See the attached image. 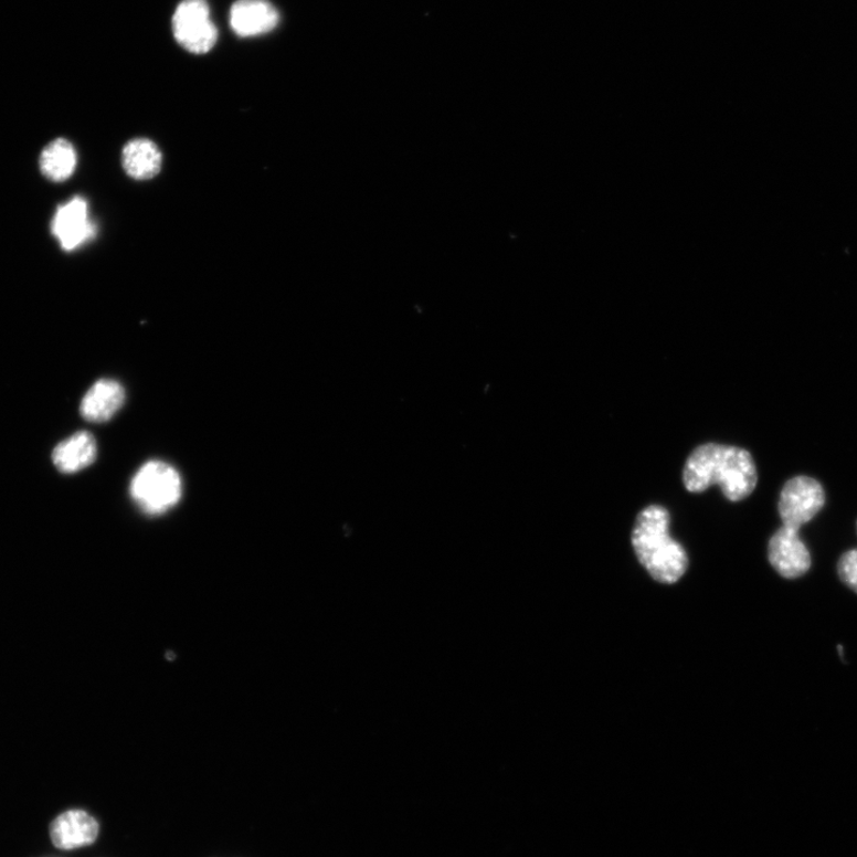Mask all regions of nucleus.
<instances>
[{"label": "nucleus", "instance_id": "9d476101", "mask_svg": "<svg viewBox=\"0 0 857 857\" xmlns=\"http://www.w3.org/2000/svg\"><path fill=\"white\" fill-rule=\"evenodd\" d=\"M126 390L120 382L102 379L86 392L81 404L82 416L89 422L110 421L125 405Z\"/></svg>", "mask_w": 857, "mask_h": 857}, {"label": "nucleus", "instance_id": "f257e3e1", "mask_svg": "<svg viewBox=\"0 0 857 857\" xmlns=\"http://www.w3.org/2000/svg\"><path fill=\"white\" fill-rule=\"evenodd\" d=\"M683 479L687 491L700 494L718 485L726 498L740 501L753 494L758 469L745 449L708 443L688 456Z\"/></svg>", "mask_w": 857, "mask_h": 857}, {"label": "nucleus", "instance_id": "f03ea898", "mask_svg": "<svg viewBox=\"0 0 857 857\" xmlns=\"http://www.w3.org/2000/svg\"><path fill=\"white\" fill-rule=\"evenodd\" d=\"M670 518L660 505L642 510L633 529L636 557L652 578L663 584H676L688 568L683 546L669 535Z\"/></svg>", "mask_w": 857, "mask_h": 857}, {"label": "nucleus", "instance_id": "6e6552de", "mask_svg": "<svg viewBox=\"0 0 857 857\" xmlns=\"http://www.w3.org/2000/svg\"><path fill=\"white\" fill-rule=\"evenodd\" d=\"M99 826L85 811L72 810L59 816L51 825V837L60 849H75L94 844Z\"/></svg>", "mask_w": 857, "mask_h": 857}, {"label": "nucleus", "instance_id": "0eeeda50", "mask_svg": "<svg viewBox=\"0 0 857 857\" xmlns=\"http://www.w3.org/2000/svg\"><path fill=\"white\" fill-rule=\"evenodd\" d=\"M52 232L61 247L73 251L94 237L95 225L88 218V205L84 198L74 197L68 203L60 207L52 222Z\"/></svg>", "mask_w": 857, "mask_h": 857}, {"label": "nucleus", "instance_id": "7ed1b4c3", "mask_svg": "<svg viewBox=\"0 0 857 857\" xmlns=\"http://www.w3.org/2000/svg\"><path fill=\"white\" fill-rule=\"evenodd\" d=\"M182 496L180 473L160 461L146 463L130 483V497L144 514L160 516L177 507Z\"/></svg>", "mask_w": 857, "mask_h": 857}, {"label": "nucleus", "instance_id": "1a4fd4ad", "mask_svg": "<svg viewBox=\"0 0 857 857\" xmlns=\"http://www.w3.org/2000/svg\"><path fill=\"white\" fill-rule=\"evenodd\" d=\"M279 23V13L267 0H239L231 11V25L241 38L272 32Z\"/></svg>", "mask_w": 857, "mask_h": 857}, {"label": "nucleus", "instance_id": "ddd939ff", "mask_svg": "<svg viewBox=\"0 0 857 857\" xmlns=\"http://www.w3.org/2000/svg\"><path fill=\"white\" fill-rule=\"evenodd\" d=\"M42 173L53 181H65L75 171L76 151L71 142L57 139L42 151L40 159Z\"/></svg>", "mask_w": 857, "mask_h": 857}, {"label": "nucleus", "instance_id": "423d86ee", "mask_svg": "<svg viewBox=\"0 0 857 857\" xmlns=\"http://www.w3.org/2000/svg\"><path fill=\"white\" fill-rule=\"evenodd\" d=\"M769 559L773 569L786 579L803 576L811 568V556L798 530L785 526L772 536Z\"/></svg>", "mask_w": 857, "mask_h": 857}, {"label": "nucleus", "instance_id": "39448f33", "mask_svg": "<svg viewBox=\"0 0 857 857\" xmlns=\"http://www.w3.org/2000/svg\"><path fill=\"white\" fill-rule=\"evenodd\" d=\"M173 33L181 47L190 53L210 52L219 32L210 20L207 0H182L173 17Z\"/></svg>", "mask_w": 857, "mask_h": 857}, {"label": "nucleus", "instance_id": "4468645a", "mask_svg": "<svg viewBox=\"0 0 857 857\" xmlns=\"http://www.w3.org/2000/svg\"><path fill=\"white\" fill-rule=\"evenodd\" d=\"M837 570L840 580L857 593V549L840 557Z\"/></svg>", "mask_w": 857, "mask_h": 857}, {"label": "nucleus", "instance_id": "f8f14e48", "mask_svg": "<svg viewBox=\"0 0 857 857\" xmlns=\"http://www.w3.org/2000/svg\"><path fill=\"white\" fill-rule=\"evenodd\" d=\"M121 165L126 173L135 180L152 179L161 170V150L148 139H135L128 142L121 152Z\"/></svg>", "mask_w": 857, "mask_h": 857}, {"label": "nucleus", "instance_id": "9b49d317", "mask_svg": "<svg viewBox=\"0 0 857 857\" xmlns=\"http://www.w3.org/2000/svg\"><path fill=\"white\" fill-rule=\"evenodd\" d=\"M97 442L87 432H80L59 443L52 454L54 466L64 474L78 473L96 462Z\"/></svg>", "mask_w": 857, "mask_h": 857}, {"label": "nucleus", "instance_id": "20e7f679", "mask_svg": "<svg viewBox=\"0 0 857 857\" xmlns=\"http://www.w3.org/2000/svg\"><path fill=\"white\" fill-rule=\"evenodd\" d=\"M825 501L824 487L818 480L798 476L784 485L777 509L783 525L800 531L821 512Z\"/></svg>", "mask_w": 857, "mask_h": 857}]
</instances>
